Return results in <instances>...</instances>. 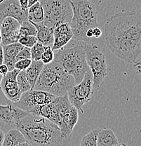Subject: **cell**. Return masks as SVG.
<instances>
[{
    "label": "cell",
    "instance_id": "obj_2",
    "mask_svg": "<svg viewBox=\"0 0 141 146\" xmlns=\"http://www.w3.org/2000/svg\"><path fill=\"white\" fill-rule=\"evenodd\" d=\"M30 146H67L72 136H65L56 124L28 113L15 124Z\"/></svg>",
    "mask_w": 141,
    "mask_h": 146
},
{
    "label": "cell",
    "instance_id": "obj_38",
    "mask_svg": "<svg viewBox=\"0 0 141 146\" xmlns=\"http://www.w3.org/2000/svg\"><path fill=\"white\" fill-rule=\"evenodd\" d=\"M2 78H3V76L0 74V84H1V80H2Z\"/></svg>",
    "mask_w": 141,
    "mask_h": 146
},
{
    "label": "cell",
    "instance_id": "obj_26",
    "mask_svg": "<svg viewBox=\"0 0 141 146\" xmlns=\"http://www.w3.org/2000/svg\"><path fill=\"white\" fill-rule=\"evenodd\" d=\"M18 42L22 46H23L24 47H28V48H31L37 43V39L35 36H25L19 38Z\"/></svg>",
    "mask_w": 141,
    "mask_h": 146
},
{
    "label": "cell",
    "instance_id": "obj_13",
    "mask_svg": "<svg viewBox=\"0 0 141 146\" xmlns=\"http://www.w3.org/2000/svg\"><path fill=\"white\" fill-rule=\"evenodd\" d=\"M28 115V112L20 109L13 103L10 102L9 104L0 105V120L7 124L13 125Z\"/></svg>",
    "mask_w": 141,
    "mask_h": 146
},
{
    "label": "cell",
    "instance_id": "obj_1",
    "mask_svg": "<svg viewBox=\"0 0 141 146\" xmlns=\"http://www.w3.org/2000/svg\"><path fill=\"white\" fill-rule=\"evenodd\" d=\"M105 40L107 48L117 58L131 64L140 72L141 16L137 12L122 11L107 20Z\"/></svg>",
    "mask_w": 141,
    "mask_h": 146
},
{
    "label": "cell",
    "instance_id": "obj_39",
    "mask_svg": "<svg viewBox=\"0 0 141 146\" xmlns=\"http://www.w3.org/2000/svg\"><path fill=\"white\" fill-rule=\"evenodd\" d=\"M1 43V31H0V44Z\"/></svg>",
    "mask_w": 141,
    "mask_h": 146
},
{
    "label": "cell",
    "instance_id": "obj_5",
    "mask_svg": "<svg viewBox=\"0 0 141 146\" xmlns=\"http://www.w3.org/2000/svg\"><path fill=\"white\" fill-rule=\"evenodd\" d=\"M54 61L65 72L73 77L76 84L81 82L85 73L89 70L82 44H72L58 50L54 54Z\"/></svg>",
    "mask_w": 141,
    "mask_h": 146
},
{
    "label": "cell",
    "instance_id": "obj_35",
    "mask_svg": "<svg viewBox=\"0 0 141 146\" xmlns=\"http://www.w3.org/2000/svg\"><path fill=\"white\" fill-rule=\"evenodd\" d=\"M39 1V0H28V8Z\"/></svg>",
    "mask_w": 141,
    "mask_h": 146
},
{
    "label": "cell",
    "instance_id": "obj_16",
    "mask_svg": "<svg viewBox=\"0 0 141 146\" xmlns=\"http://www.w3.org/2000/svg\"><path fill=\"white\" fill-rule=\"evenodd\" d=\"M37 30V42L45 46L52 48L54 44V28L46 26L43 22L32 23Z\"/></svg>",
    "mask_w": 141,
    "mask_h": 146
},
{
    "label": "cell",
    "instance_id": "obj_11",
    "mask_svg": "<svg viewBox=\"0 0 141 146\" xmlns=\"http://www.w3.org/2000/svg\"><path fill=\"white\" fill-rule=\"evenodd\" d=\"M28 9H23L19 0L0 1V19L10 17L16 19L20 24L28 20Z\"/></svg>",
    "mask_w": 141,
    "mask_h": 146
},
{
    "label": "cell",
    "instance_id": "obj_36",
    "mask_svg": "<svg viewBox=\"0 0 141 146\" xmlns=\"http://www.w3.org/2000/svg\"><path fill=\"white\" fill-rule=\"evenodd\" d=\"M16 146H30V145H29L27 142H24V143H21V144H19V145H16Z\"/></svg>",
    "mask_w": 141,
    "mask_h": 146
},
{
    "label": "cell",
    "instance_id": "obj_25",
    "mask_svg": "<svg viewBox=\"0 0 141 146\" xmlns=\"http://www.w3.org/2000/svg\"><path fill=\"white\" fill-rule=\"evenodd\" d=\"M45 46L42 44L37 42L31 48H30V54H31V60H40L41 56L44 51L46 49Z\"/></svg>",
    "mask_w": 141,
    "mask_h": 146
},
{
    "label": "cell",
    "instance_id": "obj_22",
    "mask_svg": "<svg viewBox=\"0 0 141 146\" xmlns=\"http://www.w3.org/2000/svg\"><path fill=\"white\" fill-rule=\"evenodd\" d=\"M37 35V30L34 24L29 20L23 21L21 24L19 28V37L21 38L25 36H35Z\"/></svg>",
    "mask_w": 141,
    "mask_h": 146
},
{
    "label": "cell",
    "instance_id": "obj_17",
    "mask_svg": "<svg viewBox=\"0 0 141 146\" xmlns=\"http://www.w3.org/2000/svg\"><path fill=\"white\" fill-rule=\"evenodd\" d=\"M23 47V46L21 45L19 42L3 46L4 64L8 67L9 71H11L15 69L14 65L16 62V56Z\"/></svg>",
    "mask_w": 141,
    "mask_h": 146
},
{
    "label": "cell",
    "instance_id": "obj_29",
    "mask_svg": "<svg viewBox=\"0 0 141 146\" xmlns=\"http://www.w3.org/2000/svg\"><path fill=\"white\" fill-rule=\"evenodd\" d=\"M32 63L31 59H24L16 62L14 65L15 69H17L19 70H25L28 68Z\"/></svg>",
    "mask_w": 141,
    "mask_h": 146
},
{
    "label": "cell",
    "instance_id": "obj_19",
    "mask_svg": "<svg viewBox=\"0 0 141 146\" xmlns=\"http://www.w3.org/2000/svg\"><path fill=\"white\" fill-rule=\"evenodd\" d=\"M44 64L41 60H32L30 66L25 70V75L28 79L29 83L31 86V89H33L37 82L38 77L42 70Z\"/></svg>",
    "mask_w": 141,
    "mask_h": 146
},
{
    "label": "cell",
    "instance_id": "obj_3",
    "mask_svg": "<svg viewBox=\"0 0 141 146\" xmlns=\"http://www.w3.org/2000/svg\"><path fill=\"white\" fill-rule=\"evenodd\" d=\"M76 85L75 79L64 72L56 63L44 65L33 89L46 91L56 96L67 94L70 89Z\"/></svg>",
    "mask_w": 141,
    "mask_h": 146
},
{
    "label": "cell",
    "instance_id": "obj_4",
    "mask_svg": "<svg viewBox=\"0 0 141 146\" xmlns=\"http://www.w3.org/2000/svg\"><path fill=\"white\" fill-rule=\"evenodd\" d=\"M70 4L72 17L70 25L73 38L77 41L88 42L90 39L86 37V31L98 27L95 6L89 0H72Z\"/></svg>",
    "mask_w": 141,
    "mask_h": 146
},
{
    "label": "cell",
    "instance_id": "obj_30",
    "mask_svg": "<svg viewBox=\"0 0 141 146\" xmlns=\"http://www.w3.org/2000/svg\"><path fill=\"white\" fill-rule=\"evenodd\" d=\"M102 35V31L98 27L93 28V37L98 38Z\"/></svg>",
    "mask_w": 141,
    "mask_h": 146
},
{
    "label": "cell",
    "instance_id": "obj_33",
    "mask_svg": "<svg viewBox=\"0 0 141 146\" xmlns=\"http://www.w3.org/2000/svg\"><path fill=\"white\" fill-rule=\"evenodd\" d=\"M4 64V51H3V46L0 45V65Z\"/></svg>",
    "mask_w": 141,
    "mask_h": 146
},
{
    "label": "cell",
    "instance_id": "obj_37",
    "mask_svg": "<svg viewBox=\"0 0 141 146\" xmlns=\"http://www.w3.org/2000/svg\"><path fill=\"white\" fill-rule=\"evenodd\" d=\"M115 146H126V144H124V143H121V144L119 143L118 145H117Z\"/></svg>",
    "mask_w": 141,
    "mask_h": 146
},
{
    "label": "cell",
    "instance_id": "obj_6",
    "mask_svg": "<svg viewBox=\"0 0 141 146\" xmlns=\"http://www.w3.org/2000/svg\"><path fill=\"white\" fill-rule=\"evenodd\" d=\"M44 11V24L54 28L63 23H70L72 9L70 0H39Z\"/></svg>",
    "mask_w": 141,
    "mask_h": 146
},
{
    "label": "cell",
    "instance_id": "obj_15",
    "mask_svg": "<svg viewBox=\"0 0 141 146\" xmlns=\"http://www.w3.org/2000/svg\"><path fill=\"white\" fill-rule=\"evenodd\" d=\"M78 112L73 106H71L63 115L58 127L65 136H72V131L79 119Z\"/></svg>",
    "mask_w": 141,
    "mask_h": 146
},
{
    "label": "cell",
    "instance_id": "obj_8",
    "mask_svg": "<svg viewBox=\"0 0 141 146\" xmlns=\"http://www.w3.org/2000/svg\"><path fill=\"white\" fill-rule=\"evenodd\" d=\"M93 90V74L89 70L85 73L81 82L70 89L67 95L71 105L73 106L78 112L84 113L83 106L91 99Z\"/></svg>",
    "mask_w": 141,
    "mask_h": 146
},
{
    "label": "cell",
    "instance_id": "obj_10",
    "mask_svg": "<svg viewBox=\"0 0 141 146\" xmlns=\"http://www.w3.org/2000/svg\"><path fill=\"white\" fill-rule=\"evenodd\" d=\"M20 70L14 69L9 71L7 74L3 76L2 80L0 84V88L4 96L12 103H16L19 101L22 93L18 87L16 77Z\"/></svg>",
    "mask_w": 141,
    "mask_h": 146
},
{
    "label": "cell",
    "instance_id": "obj_34",
    "mask_svg": "<svg viewBox=\"0 0 141 146\" xmlns=\"http://www.w3.org/2000/svg\"><path fill=\"white\" fill-rule=\"evenodd\" d=\"M4 133L1 129H0V146H2L3 142H4Z\"/></svg>",
    "mask_w": 141,
    "mask_h": 146
},
{
    "label": "cell",
    "instance_id": "obj_20",
    "mask_svg": "<svg viewBox=\"0 0 141 146\" xmlns=\"http://www.w3.org/2000/svg\"><path fill=\"white\" fill-rule=\"evenodd\" d=\"M26 141L23 133L17 129H12L4 135L2 146H16Z\"/></svg>",
    "mask_w": 141,
    "mask_h": 146
},
{
    "label": "cell",
    "instance_id": "obj_21",
    "mask_svg": "<svg viewBox=\"0 0 141 146\" xmlns=\"http://www.w3.org/2000/svg\"><path fill=\"white\" fill-rule=\"evenodd\" d=\"M28 18L32 23H41L44 21V11L41 4L36 3L28 8Z\"/></svg>",
    "mask_w": 141,
    "mask_h": 146
},
{
    "label": "cell",
    "instance_id": "obj_24",
    "mask_svg": "<svg viewBox=\"0 0 141 146\" xmlns=\"http://www.w3.org/2000/svg\"><path fill=\"white\" fill-rule=\"evenodd\" d=\"M16 82H17L18 87L22 94L32 89L31 86L25 75V70L20 71L16 77Z\"/></svg>",
    "mask_w": 141,
    "mask_h": 146
},
{
    "label": "cell",
    "instance_id": "obj_27",
    "mask_svg": "<svg viewBox=\"0 0 141 146\" xmlns=\"http://www.w3.org/2000/svg\"><path fill=\"white\" fill-rule=\"evenodd\" d=\"M54 52L51 47H46V49L44 51L41 56V61L42 62L44 65L48 64L54 60Z\"/></svg>",
    "mask_w": 141,
    "mask_h": 146
},
{
    "label": "cell",
    "instance_id": "obj_23",
    "mask_svg": "<svg viewBox=\"0 0 141 146\" xmlns=\"http://www.w3.org/2000/svg\"><path fill=\"white\" fill-rule=\"evenodd\" d=\"M99 129H95L83 136L80 141L79 146H97V136Z\"/></svg>",
    "mask_w": 141,
    "mask_h": 146
},
{
    "label": "cell",
    "instance_id": "obj_28",
    "mask_svg": "<svg viewBox=\"0 0 141 146\" xmlns=\"http://www.w3.org/2000/svg\"><path fill=\"white\" fill-rule=\"evenodd\" d=\"M24 59H31V54H30V48L28 47H23L19 51L16 56V62Z\"/></svg>",
    "mask_w": 141,
    "mask_h": 146
},
{
    "label": "cell",
    "instance_id": "obj_40",
    "mask_svg": "<svg viewBox=\"0 0 141 146\" xmlns=\"http://www.w3.org/2000/svg\"><path fill=\"white\" fill-rule=\"evenodd\" d=\"M70 1H72V0H70Z\"/></svg>",
    "mask_w": 141,
    "mask_h": 146
},
{
    "label": "cell",
    "instance_id": "obj_7",
    "mask_svg": "<svg viewBox=\"0 0 141 146\" xmlns=\"http://www.w3.org/2000/svg\"><path fill=\"white\" fill-rule=\"evenodd\" d=\"M82 46L86 54V63L93 74V89H98L103 84L107 74L105 57L101 48L95 44L85 43Z\"/></svg>",
    "mask_w": 141,
    "mask_h": 146
},
{
    "label": "cell",
    "instance_id": "obj_32",
    "mask_svg": "<svg viewBox=\"0 0 141 146\" xmlns=\"http://www.w3.org/2000/svg\"><path fill=\"white\" fill-rule=\"evenodd\" d=\"M19 1L23 9H28V0H19Z\"/></svg>",
    "mask_w": 141,
    "mask_h": 146
},
{
    "label": "cell",
    "instance_id": "obj_9",
    "mask_svg": "<svg viewBox=\"0 0 141 146\" xmlns=\"http://www.w3.org/2000/svg\"><path fill=\"white\" fill-rule=\"evenodd\" d=\"M55 98L56 96L46 91L30 89L23 93L19 101L13 104L29 113V112L36 106L48 104Z\"/></svg>",
    "mask_w": 141,
    "mask_h": 146
},
{
    "label": "cell",
    "instance_id": "obj_12",
    "mask_svg": "<svg viewBox=\"0 0 141 146\" xmlns=\"http://www.w3.org/2000/svg\"><path fill=\"white\" fill-rule=\"evenodd\" d=\"M20 26L21 24L14 18L7 17L3 19L0 26L1 43L3 45H9L18 42Z\"/></svg>",
    "mask_w": 141,
    "mask_h": 146
},
{
    "label": "cell",
    "instance_id": "obj_14",
    "mask_svg": "<svg viewBox=\"0 0 141 146\" xmlns=\"http://www.w3.org/2000/svg\"><path fill=\"white\" fill-rule=\"evenodd\" d=\"M73 38L72 30L69 23H63L54 28L53 51H58L68 44Z\"/></svg>",
    "mask_w": 141,
    "mask_h": 146
},
{
    "label": "cell",
    "instance_id": "obj_31",
    "mask_svg": "<svg viewBox=\"0 0 141 146\" xmlns=\"http://www.w3.org/2000/svg\"><path fill=\"white\" fill-rule=\"evenodd\" d=\"M9 72L8 67L5 65V64H2V65H0V74L2 76H4L5 74H7Z\"/></svg>",
    "mask_w": 141,
    "mask_h": 146
},
{
    "label": "cell",
    "instance_id": "obj_18",
    "mask_svg": "<svg viewBox=\"0 0 141 146\" xmlns=\"http://www.w3.org/2000/svg\"><path fill=\"white\" fill-rule=\"evenodd\" d=\"M119 143V141L112 129H100L97 136V146H115Z\"/></svg>",
    "mask_w": 141,
    "mask_h": 146
},
{
    "label": "cell",
    "instance_id": "obj_41",
    "mask_svg": "<svg viewBox=\"0 0 141 146\" xmlns=\"http://www.w3.org/2000/svg\"><path fill=\"white\" fill-rule=\"evenodd\" d=\"M0 1H2V0H0Z\"/></svg>",
    "mask_w": 141,
    "mask_h": 146
}]
</instances>
